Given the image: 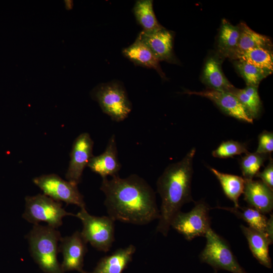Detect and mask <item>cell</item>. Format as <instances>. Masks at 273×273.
I'll use <instances>...</instances> for the list:
<instances>
[{"label": "cell", "instance_id": "cell-28", "mask_svg": "<svg viewBox=\"0 0 273 273\" xmlns=\"http://www.w3.org/2000/svg\"><path fill=\"white\" fill-rule=\"evenodd\" d=\"M270 155L256 153H248L242 157L240 167L243 178L245 180H252L259 172L264 161Z\"/></svg>", "mask_w": 273, "mask_h": 273}, {"label": "cell", "instance_id": "cell-25", "mask_svg": "<svg viewBox=\"0 0 273 273\" xmlns=\"http://www.w3.org/2000/svg\"><path fill=\"white\" fill-rule=\"evenodd\" d=\"M272 53L264 48H256L236 55L232 59L245 62L254 66L273 71Z\"/></svg>", "mask_w": 273, "mask_h": 273}, {"label": "cell", "instance_id": "cell-11", "mask_svg": "<svg viewBox=\"0 0 273 273\" xmlns=\"http://www.w3.org/2000/svg\"><path fill=\"white\" fill-rule=\"evenodd\" d=\"M87 251V243L80 232L76 231L70 236L61 237L59 244V252L63 256L61 263L63 271L76 270L80 273H86L83 267Z\"/></svg>", "mask_w": 273, "mask_h": 273}, {"label": "cell", "instance_id": "cell-24", "mask_svg": "<svg viewBox=\"0 0 273 273\" xmlns=\"http://www.w3.org/2000/svg\"><path fill=\"white\" fill-rule=\"evenodd\" d=\"M215 208L230 211L246 222L250 227L265 234L268 218L255 208L251 206L237 208L217 206Z\"/></svg>", "mask_w": 273, "mask_h": 273}, {"label": "cell", "instance_id": "cell-17", "mask_svg": "<svg viewBox=\"0 0 273 273\" xmlns=\"http://www.w3.org/2000/svg\"><path fill=\"white\" fill-rule=\"evenodd\" d=\"M240 228L248 241L253 256L261 264L271 268L272 264L268 247L272 243L263 233L244 225H241Z\"/></svg>", "mask_w": 273, "mask_h": 273}, {"label": "cell", "instance_id": "cell-20", "mask_svg": "<svg viewBox=\"0 0 273 273\" xmlns=\"http://www.w3.org/2000/svg\"><path fill=\"white\" fill-rule=\"evenodd\" d=\"M240 36L236 50L231 57L233 59L236 55L248 50L264 48L268 49L271 45L270 39L265 35L258 33L249 28L245 23L240 24Z\"/></svg>", "mask_w": 273, "mask_h": 273}, {"label": "cell", "instance_id": "cell-27", "mask_svg": "<svg viewBox=\"0 0 273 273\" xmlns=\"http://www.w3.org/2000/svg\"><path fill=\"white\" fill-rule=\"evenodd\" d=\"M235 63L237 70L248 86L258 87L260 81L272 72L244 61L237 60Z\"/></svg>", "mask_w": 273, "mask_h": 273}, {"label": "cell", "instance_id": "cell-29", "mask_svg": "<svg viewBox=\"0 0 273 273\" xmlns=\"http://www.w3.org/2000/svg\"><path fill=\"white\" fill-rule=\"evenodd\" d=\"M249 153L245 144L229 140L222 142L212 151L213 157L219 158H228L237 155Z\"/></svg>", "mask_w": 273, "mask_h": 273}, {"label": "cell", "instance_id": "cell-32", "mask_svg": "<svg viewBox=\"0 0 273 273\" xmlns=\"http://www.w3.org/2000/svg\"><path fill=\"white\" fill-rule=\"evenodd\" d=\"M272 228H273V217H272V214H271L270 215V217L267 219V224H266L265 231V234L272 243V240H273Z\"/></svg>", "mask_w": 273, "mask_h": 273}, {"label": "cell", "instance_id": "cell-7", "mask_svg": "<svg viewBox=\"0 0 273 273\" xmlns=\"http://www.w3.org/2000/svg\"><path fill=\"white\" fill-rule=\"evenodd\" d=\"M206 245L199 255L201 262L217 271L220 269L232 273H247L240 265L225 240L212 229L205 236Z\"/></svg>", "mask_w": 273, "mask_h": 273}, {"label": "cell", "instance_id": "cell-14", "mask_svg": "<svg viewBox=\"0 0 273 273\" xmlns=\"http://www.w3.org/2000/svg\"><path fill=\"white\" fill-rule=\"evenodd\" d=\"M90 170L100 175L102 178L108 176L118 175L121 164L119 161L116 136L112 134L109 138L104 152L98 156H93L88 164Z\"/></svg>", "mask_w": 273, "mask_h": 273}, {"label": "cell", "instance_id": "cell-23", "mask_svg": "<svg viewBox=\"0 0 273 273\" xmlns=\"http://www.w3.org/2000/svg\"><path fill=\"white\" fill-rule=\"evenodd\" d=\"M133 11L136 20L146 32H153L162 28L157 20L151 0L137 1Z\"/></svg>", "mask_w": 273, "mask_h": 273}, {"label": "cell", "instance_id": "cell-30", "mask_svg": "<svg viewBox=\"0 0 273 273\" xmlns=\"http://www.w3.org/2000/svg\"><path fill=\"white\" fill-rule=\"evenodd\" d=\"M273 151V133L264 130L258 136V145L256 153L270 155Z\"/></svg>", "mask_w": 273, "mask_h": 273}, {"label": "cell", "instance_id": "cell-8", "mask_svg": "<svg viewBox=\"0 0 273 273\" xmlns=\"http://www.w3.org/2000/svg\"><path fill=\"white\" fill-rule=\"evenodd\" d=\"M210 207L203 200L195 202V206L188 212H178L173 217L170 226L188 241L203 236L211 228Z\"/></svg>", "mask_w": 273, "mask_h": 273}, {"label": "cell", "instance_id": "cell-12", "mask_svg": "<svg viewBox=\"0 0 273 273\" xmlns=\"http://www.w3.org/2000/svg\"><path fill=\"white\" fill-rule=\"evenodd\" d=\"M154 54L159 61L176 63L173 54V33L162 28L153 32L141 31L137 37Z\"/></svg>", "mask_w": 273, "mask_h": 273}, {"label": "cell", "instance_id": "cell-33", "mask_svg": "<svg viewBox=\"0 0 273 273\" xmlns=\"http://www.w3.org/2000/svg\"><path fill=\"white\" fill-rule=\"evenodd\" d=\"M213 273H217V271H215Z\"/></svg>", "mask_w": 273, "mask_h": 273}, {"label": "cell", "instance_id": "cell-10", "mask_svg": "<svg viewBox=\"0 0 273 273\" xmlns=\"http://www.w3.org/2000/svg\"><path fill=\"white\" fill-rule=\"evenodd\" d=\"M94 142L89 134L83 132L74 141L70 154L69 166L65 174L67 180L78 184L83 171L94 156Z\"/></svg>", "mask_w": 273, "mask_h": 273}, {"label": "cell", "instance_id": "cell-26", "mask_svg": "<svg viewBox=\"0 0 273 273\" xmlns=\"http://www.w3.org/2000/svg\"><path fill=\"white\" fill-rule=\"evenodd\" d=\"M231 93L238 98L253 119L258 116L261 104L258 87L247 85L241 89L235 88Z\"/></svg>", "mask_w": 273, "mask_h": 273}, {"label": "cell", "instance_id": "cell-16", "mask_svg": "<svg viewBox=\"0 0 273 273\" xmlns=\"http://www.w3.org/2000/svg\"><path fill=\"white\" fill-rule=\"evenodd\" d=\"M135 251V247L132 244L119 248L100 259L93 271L86 273H122L131 261Z\"/></svg>", "mask_w": 273, "mask_h": 273}, {"label": "cell", "instance_id": "cell-15", "mask_svg": "<svg viewBox=\"0 0 273 273\" xmlns=\"http://www.w3.org/2000/svg\"><path fill=\"white\" fill-rule=\"evenodd\" d=\"M244 200L262 213L270 212L273 209V192L261 180H245Z\"/></svg>", "mask_w": 273, "mask_h": 273}, {"label": "cell", "instance_id": "cell-22", "mask_svg": "<svg viewBox=\"0 0 273 273\" xmlns=\"http://www.w3.org/2000/svg\"><path fill=\"white\" fill-rule=\"evenodd\" d=\"M239 36V26H234L223 19L218 39V51L223 56L231 58L237 47Z\"/></svg>", "mask_w": 273, "mask_h": 273}, {"label": "cell", "instance_id": "cell-19", "mask_svg": "<svg viewBox=\"0 0 273 273\" xmlns=\"http://www.w3.org/2000/svg\"><path fill=\"white\" fill-rule=\"evenodd\" d=\"M202 81L209 89L232 93L236 88L225 77L219 61L213 57L208 58L204 67Z\"/></svg>", "mask_w": 273, "mask_h": 273}, {"label": "cell", "instance_id": "cell-21", "mask_svg": "<svg viewBox=\"0 0 273 273\" xmlns=\"http://www.w3.org/2000/svg\"><path fill=\"white\" fill-rule=\"evenodd\" d=\"M210 169L219 180L224 194L234 203L235 207H239V198L244 189L245 179L243 177L224 173L213 168Z\"/></svg>", "mask_w": 273, "mask_h": 273}, {"label": "cell", "instance_id": "cell-6", "mask_svg": "<svg viewBox=\"0 0 273 273\" xmlns=\"http://www.w3.org/2000/svg\"><path fill=\"white\" fill-rule=\"evenodd\" d=\"M75 216L82 222L80 233L86 243L98 251H109L115 241V221L109 216L90 215L86 208L80 209Z\"/></svg>", "mask_w": 273, "mask_h": 273}, {"label": "cell", "instance_id": "cell-13", "mask_svg": "<svg viewBox=\"0 0 273 273\" xmlns=\"http://www.w3.org/2000/svg\"><path fill=\"white\" fill-rule=\"evenodd\" d=\"M185 93L206 98L228 115L248 123H253V119L249 116L244 107L238 98L231 93L207 89L201 92L188 91Z\"/></svg>", "mask_w": 273, "mask_h": 273}, {"label": "cell", "instance_id": "cell-9", "mask_svg": "<svg viewBox=\"0 0 273 273\" xmlns=\"http://www.w3.org/2000/svg\"><path fill=\"white\" fill-rule=\"evenodd\" d=\"M33 183L43 194L58 202L74 204L86 208L83 196L80 193L77 184L65 180L55 174H43L34 177Z\"/></svg>", "mask_w": 273, "mask_h": 273}, {"label": "cell", "instance_id": "cell-3", "mask_svg": "<svg viewBox=\"0 0 273 273\" xmlns=\"http://www.w3.org/2000/svg\"><path fill=\"white\" fill-rule=\"evenodd\" d=\"M31 257L45 273H65L57 259L61 238L57 229L49 225H33L26 235Z\"/></svg>", "mask_w": 273, "mask_h": 273}, {"label": "cell", "instance_id": "cell-1", "mask_svg": "<svg viewBox=\"0 0 273 273\" xmlns=\"http://www.w3.org/2000/svg\"><path fill=\"white\" fill-rule=\"evenodd\" d=\"M100 190L105 196L108 216L114 221L145 225L159 218L153 189L136 174L103 178Z\"/></svg>", "mask_w": 273, "mask_h": 273}, {"label": "cell", "instance_id": "cell-5", "mask_svg": "<svg viewBox=\"0 0 273 273\" xmlns=\"http://www.w3.org/2000/svg\"><path fill=\"white\" fill-rule=\"evenodd\" d=\"M25 200V208L22 217L34 225L44 222L48 225L57 229L62 225L64 217L75 216V214L66 211L60 202L43 194L26 196Z\"/></svg>", "mask_w": 273, "mask_h": 273}, {"label": "cell", "instance_id": "cell-18", "mask_svg": "<svg viewBox=\"0 0 273 273\" xmlns=\"http://www.w3.org/2000/svg\"><path fill=\"white\" fill-rule=\"evenodd\" d=\"M122 53L136 65L154 69L162 78H166L165 75L159 65L160 61L151 51L138 38H136L132 44L124 48Z\"/></svg>", "mask_w": 273, "mask_h": 273}, {"label": "cell", "instance_id": "cell-2", "mask_svg": "<svg viewBox=\"0 0 273 273\" xmlns=\"http://www.w3.org/2000/svg\"><path fill=\"white\" fill-rule=\"evenodd\" d=\"M192 148L179 161L170 164L157 180V192L161 199L156 231L167 236L174 215L186 203L194 201L191 193L193 159Z\"/></svg>", "mask_w": 273, "mask_h": 273}, {"label": "cell", "instance_id": "cell-4", "mask_svg": "<svg viewBox=\"0 0 273 273\" xmlns=\"http://www.w3.org/2000/svg\"><path fill=\"white\" fill-rule=\"evenodd\" d=\"M90 95L103 112L115 122L124 120L131 111L132 104L126 90L119 81L99 84L92 89Z\"/></svg>", "mask_w": 273, "mask_h": 273}, {"label": "cell", "instance_id": "cell-31", "mask_svg": "<svg viewBox=\"0 0 273 273\" xmlns=\"http://www.w3.org/2000/svg\"><path fill=\"white\" fill-rule=\"evenodd\" d=\"M255 176L261 178V181L273 190V161L271 157L264 170L261 172L259 171Z\"/></svg>", "mask_w": 273, "mask_h": 273}]
</instances>
